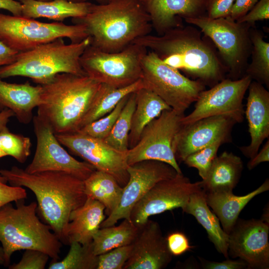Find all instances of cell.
<instances>
[{
	"label": "cell",
	"instance_id": "cell-1",
	"mask_svg": "<svg viewBox=\"0 0 269 269\" xmlns=\"http://www.w3.org/2000/svg\"><path fill=\"white\" fill-rule=\"evenodd\" d=\"M202 33L194 25H183L161 35H146L133 43L152 51L188 78L211 88L227 78L228 69L214 43Z\"/></svg>",
	"mask_w": 269,
	"mask_h": 269
},
{
	"label": "cell",
	"instance_id": "cell-2",
	"mask_svg": "<svg viewBox=\"0 0 269 269\" xmlns=\"http://www.w3.org/2000/svg\"><path fill=\"white\" fill-rule=\"evenodd\" d=\"M0 174L10 185L32 191L37 211L61 242L70 214L87 199L84 180L62 171L29 173L16 166L0 169Z\"/></svg>",
	"mask_w": 269,
	"mask_h": 269
},
{
	"label": "cell",
	"instance_id": "cell-3",
	"mask_svg": "<svg viewBox=\"0 0 269 269\" xmlns=\"http://www.w3.org/2000/svg\"><path fill=\"white\" fill-rule=\"evenodd\" d=\"M84 25L90 45L106 52H119L138 38L150 34V18L140 0H108L92 3L85 16L72 18Z\"/></svg>",
	"mask_w": 269,
	"mask_h": 269
},
{
	"label": "cell",
	"instance_id": "cell-4",
	"mask_svg": "<svg viewBox=\"0 0 269 269\" xmlns=\"http://www.w3.org/2000/svg\"><path fill=\"white\" fill-rule=\"evenodd\" d=\"M101 83L87 75L59 73L41 85L37 115L55 134L77 132Z\"/></svg>",
	"mask_w": 269,
	"mask_h": 269
},
{
	"label": "cell",
	"instance_id": "cell-5",
	"mask_svg": "<svg viewBox=\"0 0 269 269\" xmlns=\"http://www.w3.org/2000/svg\"><path fill=\"white\" fill-rule=\"evenodd\" d=\"M24 199L0 207V242L3 250L5 267L11 256L20 250H37L47 254L52 261H58L62 243L50 227L36 215L37 204H24Z\"/></svg>",
	"mask_w": 269,
	"mask_h": 269
},
{
	"label": "cell",
	"instance_id": "cell-6",
	"mask_svg": "<svg viewBox=\"0 0 269 269\" xmlns=\"http://www.w3.org/2000/svg\"><path fill=\"white\" fill-rule=\"evenodd\" d=\"M90 44L89 37L81 42L68 44L63 38H59L19 52L14 62L0 67V78L22 76L38 85H43L59 73L86 75L80 58Z\"/></svg>",
	"mask_w": 269,
	"mask_h": 269
},
{
	"label": "cell",
	"instance_id": "cell-7",
	"mask_svg": "<svg viewBox=\"0 0 269 269\" xmlns=\"http://www.w3.org/2000/svg\"><path fill=\"white\" fill-rule=\"evenodd\" d=\"M184 20L198 27L214 43L228 69L227 78L237 80L245 75L252 48L251 25L229 16L211 18L204 15Z\"/></svg>",
	"mask_w": 269,
	"mask_h": 269
},
{
	"label": "cell",
	"instance_id": "cell-8",
	"mask_svg": "<svg viewBox=\"0 0 269 269\" xmlns=\"http://www.w3.org/2000/svg\"><path fill=\"white\" fill-rule=\"evenodd\" d=\"M142 80L144 88L149 89L180 115L195 102L205 86L191 79L180 71L161 60L154 52L148 50L141 61Z\"/></svg>",
	"mask_w": 269,
	"mask_h": 269
},
{
	"label": "cell",
	"instance_id": "cell-9",
	"mask_svg": "<svg viewBox=\"0 0 269 269\" xmlns=\"http://www.w3.org/2000/svg\"><path fill=\"white\" fill-rule=\"evenodd\" d=\"M147 51L135 43L115 53L106 52L89 45L81 56L80 62L91 78L101 84L123 88L141 78V61Z\"/></svg>",
	"mask_w": 269,
	"mask_h": 269
},
{
	"label": "cell",
	"instance_id": "cell-10",
	"mask_svg": "<svg viewBox=\"0 0 269 269\" xmlns=\"http://www.w3.org/2000/svg\"><path fill=\"white\" fill-rule=\"evenodd\" d=\"M89 37L86 27L62 22H43L35 19L0 13V41L18 52L29 50L59 38L72 43Z\"/></svg>",
	"mask_w": 269,
	"mask_h": 269
},
{
	"label": "cell",
	"instance_id": "cell-11",
	"mask_svg": "<svg viewBox=\"0 0 269 269\" xmlns=\"http://www.w3.org/2000/svg\"><path fill=\"white\" fill-rule=\"evenodd\" d=\"M184 115L172 109L165 110L147 125L137 143L127 151L128 165L155 160L167 163L178 173H182L175 157V140Z\"/></svg>",
	"mask_w": 269,
	"mask_h": 269
},
{
	"label": "cell",
	"instance_id": "cell-12",
	"mask_svg": "<svg viewBox=\"0 0 269 269\" xmlns=\"http://www.w3.org/2000/svg\"><path fill=\"white\" fill-rule=\"evenodd\" d=\"M32 121L36 147L31 163L24 169L27 172L62 171L85 180L96 170L88 162L80 161L71 156L46 121L37 115L33 116Z\"/></svg>",
	"mask_w": 269,
	"mask_h": 269
},
{
	"label": "cell",
	"instance_id": "cell-13",
	"mask_svg": "<svg viewBox=\"0 0 269 269\" xmlns=\"http://www.w3.org/2000/svg\"><path fill=\"white\" fill-rule=\"evenodd\" d=\"M252 81L247 75L237 80L226 78L210 89L203 90L195 102L193 111L181 118V124L219 115L227 116L236 123H242L245 114L243 100Z\"/></svg>",
	"mask_w": 269,
	"mask_h": 269
},
{
	"label": "cell",
	"instance_id": "cell-14",
	"mask_svg": "<svg viewBox=\"0 0 269 269\" xmlns=\"http://www.w3.org/2000/svg\"><path fill=\"white\" fill-rule=\"evenodd\" d=\"M202 188L201 181L191 182L182 173L156 183L134 206L131 221L140 227L149 217L175 208L182 209L191 194Z\"/></svg>",
	"mask_w": 269,
	"mask_h": 269
},
{
	"label": "cell",
	"instance_id": "cell-15",
	"mask_svg": "<svg viewBox=\"0 0 269 269\" xmlns=\"http://www.w3.org/2000/svg\"><path fill=\"white\" fill-rule=\"evenodd\" d=\"M129 179L123 187L118 207L102 222L100 228L115 225L121 219L131 221L134 206L158 182L172 178L178 173L170 164L155 160L138 161L128 167Z\"/></svg>",
	"mask_w": 269,
	"mask_h": 269
},
{
	"label": "cell",
	"instance_id": "cell-16",
	"mask_svg": "<svg viewBox=\"0 0 269 269\" xmlns=\"http://www.w3.org/2000/svg\"><path fill=\"white\" fill-rule=\"evenodd\" d=\"M55 136L62 145L91 164L96 170L113 176L122 187L128 183L129 175L127 152L113 148L103 139L79 132L57 134Z\"/></svg>",
	"mask_w": 269,
	"mask_h": 269
},
{
	"label": "cell",
	"instance_id": "cell-17",
	"mask_svg": "<svg viewBox=\"0 0 269 269\" xmlns=\"http://www.w3.org/2000/svg\"><path fill=\"white\" fill-rule=\"evenodd\" d=\"M269 223L238 218L228 234V255L244 261L249 269H269Z\"/></svg>",
	"mask_w": 269,
	"mask_h": 269
},
{
	"label": "cell",
	"instance_id": "cell-18",
	"mask_svg": "<svg viewBox=\"0 0 269 269\" xmlns=\"http://www.w3.org/2000/svg\"><path fill=\"white\" fill-rule=\"evenodd\" d=\"M236 123L226 116H214L182 125L175 140V157L183 162L192 153L218 139L231 141V132Z\"/></svg>",
	"mask_w": 269,
	"mask_h": 269
},
{
	"label": "cell",
	"instance_id": "cell-19",
	"mask_svg": "<svg viewBox=\"0 0 269 269\" xmlns=\"http://www.w3.org/2000/svg\"><path fill=\"white\" fill-rule=\"evenodd\" d=\"M131 255L123 269H163L171 262L166 238L155 221L148 220L139 227Z\"/></svg>",
	"mask_w": 269,
	"mask_h": 269
},
{
	"label": "cell",
	"instance_id": "cell-20",
	"mask_svg": "<svg viewBox=\"0 0 269 269\" xmlns=\"http://www.w3.org/2000/svg\"><path fill=\"white\" fill-rule=\"evenodd\" d=\"M158 35L183 26L182 19L206 15L207 0H140Z\"/></svg>",
	"mask_w": 269,
	"mask_h": 269
},
{
	"label": "cell",
	"instance_id": "cell-21",
	"mask_svg": "<svg viewBox=\"0 0 269 269\" xmlns=\"http://www.w3.org/2000/svg\"><path fill=\"white\" fill-rule=\"evenodd\" d=\"M245 114L248 121L251 141L239 147L250 159L258 153L263 141L269 136V92L263 85L252 80L248 89Z\"/></svg>",
	"mask_w": 269,
	"mask_h": 269
},
{
	"label": "cell",
	"instance_id": "cell-22",
	"mask_svg": "<svg viewBox=\"0 0 269 269\" xmlns=\"http://www.w3.org/2000/svg\"><path fill=\"white\" fill-rule=\"evenodd\" d=\"M105 207L98 201L87 197L84 203L70 215L61 240L69 245L77 242L83 245L92 243L95 234L106 218Z\"/></svg>",
	"mask_w": 269,
	"mask_h": 269
},
{
	"label": "cell",
	"instance_id": "cell-23",
	"mask_svg": "<svg viewBox=\"0 0 269 269\" xmlns=\"http://www.w3.org/2000/svg\"><path fill=\"white\" fill-rule=\"evenodd\" d=\"M41 89V85L33 86L28 81L10 83L0 78V112L9 109L20 123L29 124L33 118V110L39 104Z\"/></svg>",
	"mask_w": 269,
	"mask_h": 269
},
{
	"label": "cell",
	"instance_id": "cell-24",
	"mask_svg": "<svg viewBox=\"0 0 269 269\" xmlns=\"http://www.w3.org/2000/svg\"><path fill=\"white\" fill-rule=\"evenodd\" d=\"M203 190V189H202ZM269 190L268 178L255 190L243 196L233 192H205L206 201L218 218L222 228L230 233L242 210L255 196Z\"/></svg>",
	"mask_w": 269,
	"mask_h": 269
},
{
	"label": "cell",
	"instance_id": "cell-25",
	"mask_svg": "<svg viewBox=\"0 0 269 269\" xmlns=\"http://www.w3.org/2000/svg\"><path fill=\"white\" fill-rule=\"evenodd\" d=\"M240 157L226 151L214 159L206 178L201 181L205 192H233L243 170Z\"/></svg>",
	"mask_w": 269,
	"mask_h": 269
},
{
	"label": "cell",
	"instance_id": "cell-26",
	"mask_svg": "<svg viewBox=\"0 0 269 269\" xmlns=\"http://www.w3.org/2000/svg\"><path fill=\"white\" fill-rule=\"evenodd\" d=\"M21 4V16L28 18H45L62 22L68 18L86 15L92 3L73 2L69 0H18Z\"/></svg>",
	"mask_w": 269,
	"mask_h": 269
},
{
	"label": "cell",
	"instance_id": "cell-27",
	"mask_svg": "<svg viewBox=\"0 0 269 269\" xmlns=\"http://www.w3.org/2000/svg\"><path fill=\"white\" fill-rule=\"evenodd\" d=\"M182 210L183 212L190 214L196 218L205 229L209 239L216 250L226 258L229 259V236L221 227L218 218L210 210L202 189L191 195Z\"/></svg>",
	"mask_w": 269,
	"mask_h": 269
},
{
	"label": "cell",
	"instance_id": "cell-28",
	"mask_svg": "<svg viewBox=\"0 0 269 269\" xmlns=\"http://www.w3.org/2000/svg\"><path fill=\"white\" fill-rule=\"evenodd\" d=\"M135 95L136 105L129 135V149L137 143L147 125L164 110L171 109L161 98L149 89L141 88L135 92Z\"/></svg>",
	"mask_w": 269,
	"mask_h": 269
},
{
	"label": "cell",
	"instance_id": "cell-29",
	"mask_svg": "<svg viewBox=\"0 0 269 269\" xmlns=\"http://www.w3.org/2000/svg\"><path fill=\"white\" fill-rule=\"evenodd\" d=\"M84 182L87 197L96 200L104 205L107 216L118 207L123 187L113 176L95 170Z\"/></svg>",
	"mask_w": 269,
	"mask_h": 269
},
{
	"label": "cell",
	"instance_id": "cell-30",
	"mask_svg": "<svg viewBox=\"0 0 269 269\" xmlns=\"http://www.w3.org/2000/svg\"><path fill=\"white\" fill-rule=\"evenodd\" d=\"M143 87L144 85L141 79L123 88L101 84L89 110L82 120L80 129L108 114L123 98Z\"/></svg>",
	"mask_w": 269,
	"mask_h": 269
},
{
	"label": "cell",
	"instance_id": "cell-31",
	"mask_svg": "<svg viewBox=\"0 0 269 269\" xmlns=\"http://www.w3.org/2000/svg\"><path fill=\"white\" fill-rule=\"evenodd\" d=\"M139 231L131 221L124 219L118 226L99 229L93 237L92 245L96 256L115 248L133 244Z\"/></svg>",
	"mask_w": 269,
	"mask_h": 269
},
{
	"label": "cell",
	"instance_id": "cell-32",
	"mask_svg": "<svg viewBox=\"0 0 269 269\" xmlns=\"http://www.w3.org/2000/svg\"><path fill=\"white\" fill-rule=\"evenodd\" d=\"M252 48L251 62L248 64L245 75L252 80L269 87V43L264 40L262 32L255 27L250 29Z\"/></svg>",
	"mask_w": 269,
	"mask_h": 269
},
{
	"label": "cell",
	"instance_id": "cell-33",
	"mask_svg": "<svg viewBox=\"0 0 269 269\" xmlns=\"http://www.w3.org/2000/svg\"><path fill=\"white\" fill-rule=\"evenodd\" d=\"M135 105L136 95L134 92L129 95L111 132L104 139L107 143L119 151L127 152L129 149V135Z\"/></svg>",
	"mask_w": 269,
	"mask_h": 269
},
{
	"label": "cell",
	"instance_id": "cell-34",
	"mask_svg": "<svg viewBox=\"0 0 269 269\" xmlns=\"http://www.w3.org/2000/svg\"><path fill=\"white\" fill-rule=\"evenodd\" d=\"M67 256L61 261H52L49 269H97L98 256L93 251L92 243L83 245L77 242L70 244Z\"/></svg>",
	"mask_w": 269,
	"mask_h": 269
},
{
	"label": "cell",
	"instance_id": "cell-35",
	"mask_svg": "<svg viewBox=\"0 0 269 269\" xmlns=\"http://www.w3.org/2000/svg\"><path fill=\"white\" fill-rule=\"evenodd\" d=\"M31 145L28 137L12 133L8 130L0 133V148L19 163H23L30 155Z\"/></svg>",
	"mask_w": 269,
	"mask_h": 269
},
{
	"label": "cell",
	"instance_id": "cell-36",
	"mask_svg": "<svg viewBox=\"0 0 269 269\" xmlns=\"http://www.w3.org/2000/svg\"><path fill=\"white\" fill-rule=\"evenodd\" d=\"M130 94L123 98L110 113L86 125L77 132L96 138H105L111 132Z\"/></svg>",
	"mask_w": 269,
	"mask_h": 269
},
{
	"label": "cell",
	"instance_id": "cell-37",
	"mask_svg": "<svg viewBox=\"0 0 269 269\" xmlns=\"http://www.w3.org/2000/svg\"><path fill=\"white\" fill-rule=\"evenodd\" d=\"M225 143L228 142L224 139H218L189 154L183 162L189 167L196 168L199 176L203 180L206 178L212 163L217 156L219 148Z\"/></svg>",
	"mask_w": 269,
	"mask_h": 269
},
{
	"label": "cell",
	"instance_id": "cell-38",
	"mask_svg": "<svg viewBox=\"0 0 269 269\" xmlns=\"http://www.w3.org/2000/svg\"><path fill=\"white\" fill-rule=\"evenodd\" d=\"M132 248V244L98 256L97 269H123L131 255Z\"/></svg>",
	"mask_w": 269,
	"mask_h": 269
},
{
	"label": "cell",
	"instance_id": "cell-39",
	"mask_svg": "<svg viewBox=\"0 0 269 269\" xmlns=\"http://www.w3.org/2000/svg\"><path fill=\"white\" fill-rule=\"evenodd\" d=\"M49 256L42 251L25 250L21 260L17 263L9 265V269H44Z\"/></svg>",
	"mask_w": 269,
	"mask_h": 269
},
{
	"label": "cell",
	"instance_id": "cell-40",
	"mask_svg": "<svg viewBox=\"0 0 269 269\" xmlns=\"http://www.w3.org/2000/svg\"><path fill=\"white\" fill-rule=\"evenodd\" d=\"M7 182L0 174V207L8 203L27 198V192L23 187L8 185Z\"/></svg>",
	"mask_w": 269,
	"mask_h": 269
},
{
	"label": "cell",
	"instance_id": "cell-41",
	"mask_svg": "<svg viewBox=\"0 0 269 269\" xmlns=\"http://www.w3.org/2000/svg\"><path fill=\"white\" fill-rule=\"evenodd\" d=\"M269 19V0H259L249 12L236 21L248 23L254 27L256 21Z\"/></svg>",
	"mask_w": 269,
	"mask_h": 269
},
{
	"label": "cell",
	"instance_id": "cell-42",
	"mask_svg": "<svg viewBox=\"0 0 269 269\" xmlns=\"http://www.w3.org/2000/svg\"><path fill=\"white\" fill-rule=\"evenodd\" d=\"M166 239L169 250L172 256H180L194 247L190 245L185 235L180 232L170 233Z\"/></svg>",
	"mask_w": 269,
	"mask_h": 269
},
{
	"label": "cell",
	"instance_id": "cell-43",
	"mask_svg": "<svg viewBox=\"0 0 269 269\" xmlns=\"http://www.w3.org/2000/svg\"><path fill=\"white\" fill-rule=\"evenodd\" d=\"M235 0H207L206 15L211 18L229 16Z\"/></svg>",
	"mask_w": 269,
	"mask_h": 269
},
{
	"label": "cell",
	"instance_id": "cell-44",
	"mask_svg": "<svg viewBox=\"0 0 269 269\" xmlns=\"http://www.w3.org/2000/svg\"><path fill=\"white\" fill-rule=\"evenodd\" d=\"M201 266L204 269H244L247 265L243 260H227L221 262L210 261L199 257Z\"/></svg>",
	"mask_w": 269,
	"mask_h": 269
},
{
	"label": "cell",
	"instance_id": "cell-45",
	"mask_svg": "<svg viewBox=\"0 0 269 269\" xmlns=\"http://www.w3.org/2000/svg\"><path fill=\"white\" fill-rule=\"evenodd\" d=\"M259 0H235L229 17L236 20L246 14Z\"/></svg>",
	"mask_w": 269,
	"mask_h": 269
},
{
	"label": "cell",
	"instance_id": "cell-46",
	"mask_svg": "<svg viewBox=\"0 0 269 269\" xmlns=\"http://www.w3.org/2000/svg\"><path fill=\"white\" fill-rule=\"evenodd\" d=\"M269 161V139L263 145L260 151L250 159L247 164V167L249 170H252L259 165L260 163Z\"/></svg>",
	"mask_w": 269,
	"mask_h": 269
},
{
	"label": "cell",
	"instance_id": "cell-47",
	"mask_svg": "<svg viewBox=\"0 0 269 269\" xmlns=\"http://www.w3.org/2000/svg\"><path fill=\"white\" fill-rule=\"evenodd\" d=\"M18 53L0 41V67L14 62Z\"/></svg>",
	"mask_w": 269,
	"mask_h": 269
},
{
	"label": "cell",
	"instance_id": "cell-48",
	"mask_svg": "<svg viewBox=\"0 0 269 269\" xmlns=\"http://www.w3.org/2000/svg\"><path fill=\"white\" fill-rule=\"evenodd\" d=\"M0 9L7 10L13 15L21 16V4L18 0H0Z\"/></svg>",
	"mask_w": 269,
	"mask_h": 269
},
{
	"label": "cell",
	"instance_id": "cell-49",
	"mask_svg": "<svg viewBox=\"0 0 269 269\" xmlns=\"http://www.w3.org/2000/svg\"><path fill=\"white\" fill-rule=\"evenodd\" d=\"M13 116L14 114L9 109H5L0 112V133L8 130L7 124L9 118Z\"/></svg>",
	"mask_w": 269,
	"mask_h": 269
},
{
	"label": "cell",
	"instance_id": "cell-50",
	"mask_svg": "<svg viewBox=\"0 0 269 269\" xmlns=\"http://www.w3.org/2000/svg\"><path fill=\"white\" fill-rule=\"evenodd\" d=\"M73 2H84L89 1L90 0H69ZM98 2V3H106L108 0H93Z\"/></svg>",
	"mask_w": 269,
	"mask_h": 269
},
{
	"label": "cell",
	"instance_id": "cell-51",
	"mask_svg": "<svg viewBox=\"0 0 269 269\" xmlns=\"http://www.w3.org/2000/svg\"><path fill=\"white\" fill-rule=\"evenodd\" d=\"M0 265L5 266V258L3 250L2 247L0 246Z\"/></svg>",
	"mask_w": 269,
	"mask_h": 269
},
{
	"label": "cell",
	"instance_id": "cell-52",
	"mask_svg": "<svg viewBox=\"0 0 269 269\" xmlns=\"http://www.w3.org/2000/svg\"><path fill=\"white\" fill-rule=\"evenodd\" d=\"M7 156L5 152L0 148V158Z\"/></svg>",
	"mask_w": 269,
	"mask_h": 269
},
{
	"label": "cell",
	"instance_id": "cell-53",
	"mask_svg": "<svg viewBox=\"0 0 269 269\" xmlns=\"http://www.w3.org/2000/svg\"><path fill=\"white\" fill-rule=\"evenodd\" d=\"M40 0V1H49V0Z\"/></svg>",
	"mask_w": 269,
	"mask_h": 269
}]
</instances>
